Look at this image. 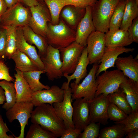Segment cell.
<instances>
[{"instance_id":"6da1fadb","label":"cell","mask_w":138,"mask_h":138,"mask_svg":"<svg viewBox=\"0 0 138 138\" xmlns=\"http://www.w3.org/2000/svg\"><path fill=\"white\" fill-rule=\"evenodd\" d=\"M32 123L38 124L52 133L56 138L61 136L66 128L52 104L44 103L36 107L31 114Z\"/></svg>"},{"instance_id":"7a4b0ae2","label":"cell","mask_w":138,"mask_h":138,"mask_svg":"<svg viewBox=\"0 0 138 138\" xmlns=\"http://www.w3.org/2000/svg\"><path fill=\"white\" fill-rule=\"evenodd\" d=\"M46 39L48 45L60 49L65 47L75 41L76 31L71 28L61 18L59 23H48Z\"/></svg>"},{"instance_id":"3957f363","label":"cell","mask_w":138,"mask_h":138,"mask_svg":"<svg viewBox=\"0 0 138 138\" xmlns=\"http://www.w3.org/2000/svg\"><path fill=\"white\" fill-rule=\"evenodd\" d=\"M120 0H98L91 7L92 20L96 30L105 33L109 29L110 20Z\"/></svg>"},{"instance_id":"277c9868","label":"cell","mask_w":138,"mask_h":138,"mask_svg":"<svg viewBox=\"0 0 138 138\" xmlns=\"http://www.w3.org/2000/svg\"><path fill=\"white\" fill-rule=\"evenodd\" d=\"M126 77L123 73L118 69L105 71L96 77L97 88L95 97L101 94L107 96L117 91Z\"/></svg>"},{"instance_id":"5b68a950","label":"cell","mask_w":138,"mask_h":138,"mask_svg":"<svg viewBox=\"0 0 138 138\" xmlns=\"http://www.w3.org/2000/svg\"><path fill=\"white\" fill-rule=\"evenodd\" d=\"M98 65V63L93 64L88 74L81 83L76 84L74 82L71 83L70 86L73 101L83 98L89 101L95 97L97 88L96 75Z\"/></svg>"},{"instance_id":"8992f818","label":"cell","mask_w":138,"mask_h":138,"mask_svg":"<svg viewBox=\"0 0 138 138\" xmlns=\"http://www.w3.org/2000/svg\"><path fill=\"white\" fill-rule=\"evenodd\" d=\"M31 16L30 10L19 2L8 8L1 18L0 27H22L28 24Z\"/></svg>"},{"instance_id":"52a82bcc","label":"cell","mask_w":138,"mask_h":138,"mask_svg":"<svg viewBox=\"0 0 138 138\" xmlns=\"http://www.w3.org/2000/svg\"><path fill=\"white\" fill-rule=\"evenodd\" d=\"M43 2L29 8L31 16L28 25L35 32L46 38L48 22H51V18L48 9Z\"/></svg>"},{"instance_id":"ba28073f","label":"cell","mask_w":138,"mask_h":138,"mask_svg":"<svg viewBox=\"0 0 138 138\" xmlns=\"http://www.w3.org/2000/svg\"><path fill=\"white\" fill-rule=\"evenodd\" d=\"M34 106L31 101L16 102L7 110L6 115L9 122L12 123L17 119L20 124V133L19 136L15 138H24L25 128L28 125V120L31 117Z\"/></svg>"},{"instance_id":"9c48e42d","label":"cell","mask_w":138,"mask_h":138,"mask_svg":"<svg viewBox=\"0 0 138 138\" xmlns=\"http://www.w3.org/2000/svg\"><path fill=\"white\" fill-rule=\"evenodd\" d=\"M48 79L53 81L63 76L61 71L63 63L59 49L48 45L46 55L41 58Z\"/></svg>"},{"instance_id":"30bf717a","label":"cell","mask_w":138,"mask_h":138,"mask_svg":"<svg viewBox=\"0 0 138 138\" xmlns=\"http://www.w3.org/2000/svg\"><path fill=\"white\" fill-rule=\"evenodd\" d=\"M85 47L75 41L67 47L59 49L63 63L61 71L63 74L73 73Z\"/></svg>"},{"instance_id":"8fae6325","label":"cell","mask_w":138,"mask_h":138,"mask_svg":"<svg viewBox=\"0 0 138 138\" xmlns=\"http://www.w3.org/2000/svg\"><path fill=\"white\" fill-rule=\"evenodd\" d=\"M64 90L63 99L60 102L53 103L54 108L59 117L63 120L66 128H75L72 120L73 106L71 89L64 82L61 88Z\"/></svg>"},{"instance_id":"7c38bea8","label":"cell","mask_w":138,"mask_h":138,"mask_svg":"<svg viewBox=\"0 0 138 138\" xmlns=\"http://www.w3.org/2000/svg\"><path fill=\"white\" fill-rule=\"evenodd\" d=\"M105 34L96 30L87 38L86 48L89 64L98 63L103 54L105 45Z\"/></svg>"},{"instance_id":"4fadbf2b","label":"cell","mask_w":138,"mask_h":138,"mask_svg":"<svg viewBox=\"0 0 138 138\" xmlns=\"http://www.w3.org/2000/svg\"><path fill=\"white\" fill-rule=\"evenodd\" d=\"M109 102L107 96L102 94L89 101L90 122H98L103 125L108 123L107 110Z\"/></svg>"},{"instance_id":"5bb4252c","label":"cell","mask_w":138,"mask_h":138,"mask_svg":"<svg viewBox=\"0 0 138 138\" xmlns=\"http://www.w3.org/2000/svg\"><path fill=\"white\" fill-rule=\"evenodd\" d=\"M74 100L73 105L72 121L75 128L82 132L90 123L89 101L83 98Z\"/></svg>"},{"instance_id":"9a60e30c","label":"cell","mask_w":138,"mask_h":138,"mask_svg":"<svg viewBox=\"0 0 138 138\" xmlns=\"http://www.w3.org/2000/svg\"><path fill=\"white\" fill-rule=\"evenodd\" d=\"M64 90L56 85L48 89H43L34 92L31 100L34 106L44 103L53 104L62 101L63 99Z\"/></svg>"},{"instance_id":"2e32d148","label":"cell","mask_w":138,"mask_h":138,"mask_svg":"<svg viewBox=\"0 0 138 138\" xmlns=\"http://www.w3.org/2000/svg\"><path fill=\"white\" fill-rule=\"evenodd\" d=\"M85 14L79 23L76 31L75 41L86 47L87 40L90 35L96 31L91 14V7L86 8Z\"/></svg>"},{"instance_id":"e0dca14e","label":"cell","mask_w":138,"mask_h":138,"mask_svg":"<svg viewBox=\"0 0 138 138\" xmlns=\"http://www.w3.org/2000/svg\"><path fill=\"white\" fill-rule=\"evenodd\" d=\"M134 48H126L125 47L109 48L105 47L103 55L98 63H100L96 74V77L103 71L108 68L114 67L116 61L120 54L123 53L132 52Z\"/></svg>"},{"instance_id":"ac0fdd59","label":"cell","mask_w":138,"mask_h":138,"mask_svg":"<svg viewBox=\"0 0 138 138\" xmlns=\"http://www.w3.org/2000/svg\"><path fill=\"white\" fill-rule=\"evenodd\" d=\"M16 31L17 49L27 56L41 70H44L43 63L35 47L28 43L25 40L22 27H17Z\"/></svg>"},{"instance_id":"d6986e66","label":"cell","mask_w":138,"mask_h":138,"mask_svg":"<svg viewBox=\"0 0 138 138\" xmlns=\"http://www.w3.org/2000/svg\"><path fill=\"white\" fill-rule=\"evenodd\" d=\"M86 8L68 5L62 9L60 18L62 19L71 28L76 31L77 26L86 13Z\"/></svg>"},{"instance_id":"ffe728a7","label":"cell","mask_w":138,"mask_h":138,"mask_svg":"<svg viewBox=\"0 0 138 138\" xmlns=\"http://www.w3.org/2000/svg\"><path fill=\"white\" fill-rule=\"evenodd\" d=\"M138 56L134 58L132 55L127 57H118L115 62L117 69L125 76L138 82Z\"/></svg>"},{"instance_id":"44dd1931","label":"cell","mask_w":138,"mask_h":138,"mask_svg":"<svg viewBox=\"0 0 138 138\" xmlns=\"http://www.w3.org/2000/svg\"><path fill=\"white\" fill-rule=\"evenodd\" d=\"M14 86L16 92V102L31 101L34 91L24 78L23 72L15 68Z\"/></svg>"},{"instance_id":"7402d4cb","label":"cell","mask_w":138,"mask_h":138,"mask_svg":"<svg viewBox=\"0 0 138 138\" xmlns=\"http://www.w3.org/2000/svg\"><path fill=\"white\" fill-rule=\"evenodd\" d=\"M106 47L109 48L124 47L133 42L127 30L119 29L110 31L105 33Z\"/></svg>"},{"instance_id":"603a6c76","label":"cell","mask_w":138,"mask_h":138,"mask_svg":"<svg viewBox=\"0 0 138 138\" xmlns=\"http://www.w3.org/2000/svg\"><path fill=\"white\" fill-rule=\"evenodd\" d=\"M23 34L26 41L30 44L34 45L38 50L40 58L46 55L48 45L45 38L34 32L28 25L22 27Z\"/></svg>"},{"instance_id":"cb8c5ba5","label":"cell","mask_w":138,"mask_h":138,"mask_svg":"<svg viewBox=\"0 0 138 138\" xmlns=\"http://www.w3.org/2000/svg\"><path fill=\"white\" fill-rule=\"evenodd\" d=\"M89 64V61L88 57V53L86 47L84 49L79 58L78 62L75 69L70 75L67 73L63 74V76L64 77L67 79L66 82L67 86H69L71 81L75 79L74 82L76 84L80 83V80L84 78L87 75V67Z\"/></svg>"},{"instance_id":"d4e9b609","label":"cell","mask_w":138,"mask_h":138,"mask_svg":"<svg viewBox=\"0 0 138 138\" xmlns=\"http://www.w3.org/2000/svg\"><path fill=\"white\" fill-rule=\"evenodd\" d=\"M120 88L125 94L132 112L138 111V82L126 76Z\"/></svg>"},{"instance_id":"484cf974","label":"cell","mask_w":138,"mask_h":138,"mask_svg":"<svg viewBox=\"0 0 138 138\" xmlns=\"http://www.w3.org/2000/svg\"><path fill=\"white\" fill-rule=\"evenodd\" d=\"M11 59L15 63V68L23 73L41 70L27 56L18 49Z\"/></svg>"},{"instance_id":"4316f807","label":"cell","mask_w":138,"mask_h":138,"mask_svg":"<svg viewBox=\"0 0 138 138\" xmlns=\"http://www.w3.org/2000/svg\"><path fill=\"white\" fill-rule=\"evenodd\" d=\"M124 14L120 29L127 30L133 20L138 17V5L134 0H124Z\"/></svg>"},{"instance_id":"83f0119b","label":"cell","mask_w":138,"mask_h":138,"mask_svg":"<svg viewBox=\"0 0 138 138\" xmlns=\"http://www.w3.org/2000/svg\"><path fill=\"white\" fill-rule=\"evenodd\" d=\"M11 26H6L2 28L6 30V49L5 56L9 59L17 50L16 28Z\"/></svg>"},{"instance_id":"f1b7e54d","label":"cell","mask_w":138,"mask_h":138,"mask_svg":"<svg viewBox=\"0 0 138 138\" xmlns=\"http://www.w3.org/2000/svg\"><path fill=\"white\" fill-rule=\"evenodd\" d=\"M45 73L44 70H40L23 72V74L30 87L34 92L50 88L49 86L43 84L40 81L41 74Z\"/></svg>"},{"instance_id":"f546056e","label":"cell","mask_w":138,"mask_h":138,"mask_svg":"<svg viewBox=\"0 0 138 138\" xmlns=\"http://www.w3.org/2000/svg\"><path fill=\"white\" fill-rule=\"evenodd\" d=\"M109 102L116 105L128 115L132 112L125 94L121 89L107 96Z\"/></svg>"},{"instance_id":"4dcf8cb0","label":"cell","mask_w":138,"mask_h":138,"mask_svg":"<svg viewBox=\"0 0 138 138\" xmlns=\"http://www.w3.org/2000/svg\"><path fill=\"white\" fill-rule=\"evenodd\" d=\"M0 86L4 90L6 98L2 108L6 111L16 103V92L14 83L5 80L0 81Z\"/></svg>"},{"instance_id":"1f68e13d","label":"cell","mask_w":138,"mask_h":138,"mask_svg":"<svg viewBox=\"0 0 138 138\" xmlns=\"http://www.w3.org/2000/svg\"><path fill=\"white\" fill-rule=\"evenodd\" d=\"M49 10L51 15L50 23L58 24L59 21L61 11L65 6L64 0H43Z\"/></svg>"},{"instance_id":"d6a6232c","label":"cell","mask_w":138,"mask_h":138,"mask_svg":"<svg viewBox=\"0 0 138 138\" xmlns=\"http://www.w3.org/2000/svg\"><path fill=\"white\" fill-rule=\"evenodd\" d=\"M125 5L124 0H120L111 18L109 30L112 31L120 28L123 17Z\"/></svg>"},{"instance_id":"836d02e7","label":"cell","mask_w":138,"mask_h":138,"mask_svg":"<svg viewBox=\"0 0 138 138\" xmlns=\"http://www.w3.org/2000/svg\"><path fill=\"white\" fill-rule=\"evenodd\" d=\"M111 126L102 129L99 132V138H122L125 135L124 125L122 124H115Z\"/></svg>"},{"instance_id":"e575fe53","label":"cell","mask_w":138,"mask_h":138,"mask_svg":"<svg viewBox=\"0 0 138 138\" xmlns=\"http://www.w3.org/2000/svg\"><path fill=\"white\" fill-rule=\"evenodd\" d=\"M26 138H56L52 133L40 125L32 123L29 128Z\"/></svg>"},{"instance_id":"d590c367","label":"cell","mask_w":138,"mask_h":138,"mask_svg":"<svg viewBox=\"0 0 138 138\" xmlns=\"http://www.w3.org/2000/svg\"><path fill=\"white\" fill-rule=\"evenodd\" d=\"M115 124L121 123L124 125L125 135L131 131L138 130V111L132 112L123 120Z\"/></svg>"},{"instance_id":"8d00e7d4","label":"cell","mask_w":138,"mask_h":138,"mask_svg":"<svg viewBox=\"0 0 138 138\" xmlns=\"http://www.w3.org/2000/svg\"><path fill=\"white\" fill-rule=\"evenodd\" d=\"M108 115L110 120L118 122L126 118L128 115L116 105L109 102L108 108Z\"/></svg>"},{"instance_id":"74e56055","label":"cell","mask_w":138,"mask_h":138,"mask_svg":"<svg viewBox=\"0 0 138 138\" xmlns=\"http://www.w3.org/2000/svg\"><path fill=\"white\" fill-rule=\"evenodd\" d=\"M100 123L90 122L85 128L83 132L79 135L78 138H97L98 137Z\"/></svg>"},{"instance_id":"f35d334b","label":"cell","mask_w":138,"mask_h":138,"mask_svg":"<svg viewBox=\"0 0 138 138\" xmlns=\"http://www.w3.org/2000/svg\"><path fill=\"white\" fill-rule=\"evenodd\" d=\"M98 0H64L65 5H71L76 7L85 8L92 7Z\"/></svg>"},{"instance_id":"ab89813d","label":"cell","mask_w":138,"mask_h":138,"mask_svg":"<svg viewBox=\"0 0 138 138\" xmlns=\"http://www.w3.org/2000/svg\"><path fill=\"white\" fill-rule=\"evenodd\" d=\"M128 31L133 42L138 43V17L133 21Z\"/></svg>"},{"instance_id":"60d3db41","label":"cell","mask_w":138,"mask_h":138,"mask_svg":"<svg viewBox=\"0 0 138 138\" xmlns=\"http://www.w3.org/2000/svg\"><path fill=\"white\" fill-rule=\"evenodd\" d=\"M0 80L14 82V79L9 74V68L4 61L0 60Z\"/></svg>"},{"instance_id":"b9f144b4","label":"cell","mask_w":138,"mask_h":138,"mask_svg":"<svg viewBox=\"0 0 138 138\" xmlns=\"http://www.w3.org/2000/svg\"><path fill=\"white\" fill-rule=\"evenodd\" d=\"M82 131L79 129L76 128H66L63 133L60 137L61 138H77L80 134Z\"/></svg>"},{"instance_id":"7bdbcfd3","label":"cell","mask_w":138,"mask_h":138,"mask_svg":"<svg viewBox=\"0 0 138 138\" xmlns=\"http://www.w3.org/2000/svg\"><path fill=\"white\" fill-rule=\"evenodd\" d=\"M6 30L4 28L1 29L0 35V56H5L6 49Z\"/></svg>"},{"instance_id":"ee69618b","label":"cell","mask_w":138,"mask_h":138,"mask_svg":"<svg viewBox=\"0 0 138 138\" xmlns=\"http://www.w3.org/2000/svg\"><path fill=\"white\" fill-rule=\"evenodd\" d=\"M9 131L6 123H5L0 114V138H13L12 135H8L7 133Z\"/></svg>"},{"instance_id":"f6af8a7d","label":"cell","mask_w":138,"mask_h":138,"mask_svg":"<svg viewBox=\"0 0 138 138\" xmlns=\"http://www.w3.org/2000/svg\"><path fill=\"white\" fill-rule=\"evenodd\" d=\"M18 1L29 8L37 5L43 1V0H18Z\"/></svg>"},{"instance_id":"bcb514c9","label":"cell","mask_w":138,"mask_h":138,"mask_svg":"<svg viewBox=\"0 0 138 138\" xmlns=\"http://www.w3.org/2000/svg\"><path fill=\"white\" fill-rule=\"evenodd\" d=\"M8 8L4 0H0V18L4 14Z\"/></svg>"},{"instance_id":"7dc6e473","label":"cell","mask_w":138,"mask_h":138,"mask_svg":"<svg viewBox=\"0 0 138 138\" xmlns=\"http://www.w3.org/2000/svg\"><path fill=\"white\" fill-rule=\"evenodd\" d=\"M126 138H138V130H133L128 133Z\"/></svg>"},{"instance_id":"c3c4849f","label":"cell","mask_w":138,"mask_h":138,"mask_svg":"<svg viewBox=\"0 0 138 138\" xmlns=\"http://www.w3.org/2000/svg\"><path fill=\"white\" fill-rule=\"evenodd\" d=\"M6 101V98L4 90L1 87H0V105L3 104Z\"/></svg>"},{"instance_id":"681fc988","label":"cell","mask_w":138,"mask_h":138,"mask_svg":"<svg viewBox=\"0 0 138 138\" xmlns=\"http://www.w3.org/2000/svg\"><path fill=\"white\" fill-rule=\"evenodd\" d=\"M8 8L11 7L19 2L18 0H4Z\"/></svg>"},{"instance_id":"f907efd6","label":"cell","mask_w":138,"mask_h":138,"mask_svg":"<svg viewBox=\"0 0 138 138\" xmlns=\"http://www.w3.org/2000/svg\"><path fill=\"white\" fill-rule=\"evenodd\" d=\"M136 2V4L138 5V0H134Z\"/></svg>"},{"instance_id":"816d5d0a","label":"cell","mask_w":138,"mask_h":138,"mask_svg":"<svg viewBox=\"0 0 138 138\" xmlns=\"http://www.w3.org/2000/svg\"><path fill=\"white\" fill-rule=\"evenodd\" d=\"M3 58V57H2L1 56H0V60L1 59Z\"/></svg>"},{"instance_id":"f5cc1de1","label":"cell","mask_w":138,"mask_h":138,"mask_svg":"<svg viewBox=\"0 0 138 138\" xmlns=\"http://www.w3.org/2000/svg\"><path fill=\"white\" fill-rule=\"evenodd\" d=\"M1 18H0V20H1ZM0 34H1V29H0Z\"/></svg>"}]
</instances>
